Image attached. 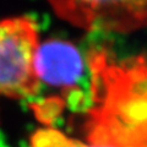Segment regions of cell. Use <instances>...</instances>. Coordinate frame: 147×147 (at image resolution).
Instances as JSON below:
<instances>
[{
	"label": "cell",
	"instance_id": "obj_1",
	"mask_svg": "<svg viewBox=\"0 0 147 147\" xmlns=\"http://www.w3.org/2000/svg\"><path fill=\"white\" fill-rule=\"evenodd\" d=\"M39 45L33 18L13 16L0 21V96L26 99L38 93L34 63Z\"/></svg>",
	"mask_w": 147,
	"mask_h": 147
},
{
	"label": "cell",
	"instance_id": "obj_2",
	"mask_svg": "<svg viewBox=\"0 0 147 147\" xmlns=\"http://www.w3.org/2000/svg\"><path fill=\"white\" fill-rule=\"evenodd\" d=\"M54 12L87 31L130 33L147 27V0H48Z\"/></svg>",
	"mask_w": 147,
	"mask_h": 147
},
{
	"label": "cell",
	"instance_id": "obj_3",
	"mask_svg": "<svg viewBox=\"0 0 147 147\" xmlns=\"http://www.w3.org/2000/svg\"><path fill=\"white\" fill-rule=\"evenodd\" d=\"M34 66L39 85L47 84L65 88L75 86L85 71V61L80 50L63 39L40 43Z\"/></svg>",
	"mask_w": 147,
	"mask_h": 147
},
{
	"label": "cell",
	"instance_id": "obj_4",
	"mask_svg": "<svg viewBox=\"0 0 147 147\" xmlns=\"http://www.w3.org/2000/svg\"><path fill=\"white\" fill-rule=\"evenodd\" d=\"M30 147H120L115 144L84 142L67 136L55 127H40L30 137Z\"/></svg>",
	"mask_w": 147,
	"mask_h": 147
}]
</instances>
